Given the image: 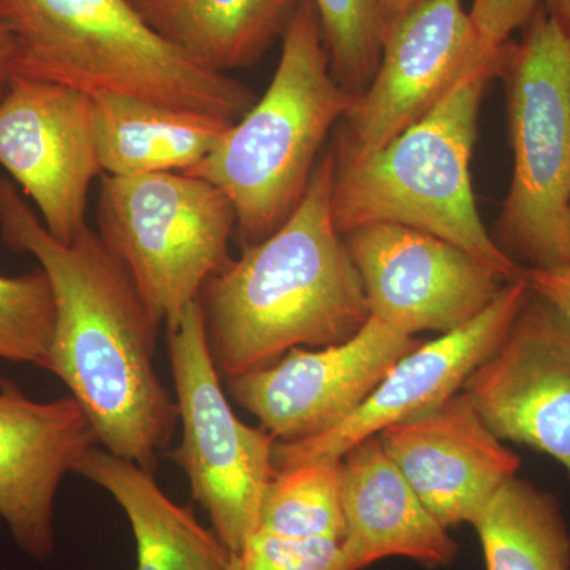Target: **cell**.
Wrapping results in <instances>:
<instances>
[{"mask_svg":"<svg viewBox=\"0 0 570 570\" xmlns=\"http://www.w3.org/2000/svg\"><path fill=\"white\" fill-rule=\"evenodd\" d=\"M0 238L32 255L51 284L50 373L80 404L108 452L154 471L179 422L175 396L157 374L159 322L126 265L86 228L66 245L9 179L0 178Z\"/></svg>","mask_w":570,"mask_h":570,"instance_id":"cell-1","label":"cell"},{"mask_svg":"<svg viewBox=\"0 0 570 570\" xmlns=\"http://www.w3.org/2000/svg\"><path fill=\"white\" fill-rule=\"evenodd\" d=\"M335 168L328 149L288 219L228 258L202 288L206 340L224 381L292 348L344 343L370 321L365 288L333 219Z\"/></svg>","mask_w":570,"mask_h":570,"instance_id":"cell-2","label":"cell"},{"mask_svg":"<svg viewBox=\"0 0 570 570\" xmlns=\"http://www.w3.org/2000/svg\"><path fill=\"white\" fill-rule=\"evenodd\" d=\"M17 77L140 97L236 122L253 89L205 69L142 20L130 0H0Z\"/></svg>","mask_w":570,"mask_h":570,"instance_id":"cell-3","label":"cell"},{"mask_svg":"<svg viewBox=\"0 0 570 570\" xmlns=\"http://www.w3.org/2000/svg\"><path fill=\"white\" fill-rule=\"evenodd\" d=\"M358 96L337 82L313 0H299L268 89L186 175L219 187L243 247L264 242L302 202L318 151Z\"/></svg>","mask_w":570,"mask_h":570,"instance_id":"cell-4","label":"cell"},{"mask_svg":"<svg viewBox=\"0 0 570 570\" xmlns=\"http://www.w3.org/2000/svg\"><path fill=\"white\" fill-rule=\"evenodd\" d=\"M499 70L501 63L471 67L425 116L384 148L354 163L336 164L332 213L341 235L370 224L407 225L460 246L505 283L524 276L527 268L487 230L472 190L480 105Z\"/></svg>","mask_w":570,"mask_h":570,"instance_id":"cell-5","label":"cell"},{"mask_svg":"<svg viewBox=\"0 0 570 570\" xmlns=\"http://www.w3.org/2000/svg\"><path fill=\"white\" fill-rule=\"evenodd\" d=\"M498 78L513 174L494 242L527 269L570 264V37L542 7Z\"/></svg>","mask_w":570,"mask_h":570,"instance_id":"cell-6","label":"cell"},{"mask_svg":"<svg viewBox=\"0 0 570 570\" xmlns=\"http://www.w3.org/2000/svg\"><path fill=\"white\" fill-rule=\"evenodd\" d=\"M97 223L154 318L170 330L228 261L236 213L219 187L197 176L102 175Z\"/></svg>","mask_w":570,"mask_h":570,"instance_id":"cell-7","label":"cell"},{"mask_svg":"<svg viewBox=\"0 0 570 570\" xmlns=\"http://www.w3.org/2000/svg\"><path fill=\"white\" fill-rule=\"evenodd\" d=\"M168 352L183 426L181 445L168 456L186 472L217 538L238 554L257 531L262 497L276 472V439L236 417L209 352L198 299L168 330Z\"/></svg>","mask_w":570,"mask_h":570,"instance_id":"cell-8","label":"cell"},{"mask_svg":"<svg viewBox=\"0 0 570 570\" xmlns=\"http://www.w3.org/2000/svg\"><path fill=\"white\" fill-rule=\"evenodd\" d=\"M464 0H422L384 32L381 61L336 135V164L384 148L425 116L478 63Z\"/></svg>","mask_w":570,"mask_h":570,"instance_id":"cell-9","label":"cell"},{"mask_svg":"<svg viewBox=\"0 0 570 570\" xmlns=\"http://www.w3.org/2000/svg\"><path fill=\"white\" fill-rule=\"evenodd\" d=\"M344 243L371 316L409 336L468 324L508 284L460 246L407 225H363Z\"/></svg>","mask_w":570,"mask_h":570,"instance_id":"cell-10","label":"cell"},{"mask_svg":"<svg viewBox=\"0 0 570 570\" xmlns=\"http://www.w3.org/2000/svg\"><path fill=\"white\" fill-rule=\"evenodd\" d=\"M0 165L56 239L78 238L92 181L104 175L91 94L14 77L0 100Z\"/></svg>","mask_w":570,"mask_h":570,"instance_id":"cell-11","label":"cell"},{"mask_svg":"<svg viewBox=\"0 0 570 570\" xmlns=\"http://www.w3.org/2000/svg\"><path fill=\"white\" fill-rule=\"evenodd\" d=\"M419 344L371 316L351 340L313 351L292 348L272 365L228 379L227 389L273 438L299 441L351 417Z\"/></svg>","mask_w":570,"mask_h":570,"instance_id":"cell-12","label":"cell"},{"mask_svg":"<svg viewBox=\"0 0 570 570\" xmlns=\"http://www.w3.org/2000/svg\"><path fill=\"white\" fill-rule=\"evenodd\" d=\"M532 295L527 273L510 281L478 317L436 340L419 344L382 379L351 417L340 425L299 441L279 442L273 464L279 469L316 460H341L360 442L385 428L419 417L459 395L464 382L499 346Z\"/></svg>","mask_w":570,"mask_h":570,"instance_id":"cell-13","label":"cell"},{"mask_svg":"<svg viewBox=\"0 0 570 570\" xmlns=\"http://www.w3.org/2000/svg\"><path fill=\"white\" fill-rule=\"evenodd\" d=\"M461 392L501 441L546 453L570 475V324L549 302L532 292Z\"/></svg>","mask_w":570,"mask_h":570,"instance_id":"cell-14","label":"cell"},{"mask_svg":"<svg viewBox=\"0 0 570 570\" xmlns=\"http://www.w3.org/2000/svg\"><path fill=\"white\" fill-rule=\"evenodd\" d=\"M100 444L73 397L33 401L17 385L0 389V519L33 560L55 551V499L62 479Z\"/></svg>","mask_w":570,"mask_h":570,"instance_id":"cell-15","label":"cell"},{"mask_svg":"<svg viewBox=\"0 0 570 570\" xmlns=\"http://www.w3.org/2000/svg\"><path fill=\"white\" fill-rule=\"evenodd\" d=\"M420 501L442 527L471 523L521 461L463 392L377 434Z\"/></svg>","mask_w":570,"mask_h":570,"instance_id":"cell-16","label":"cell"},{"mask_svg":"<svg viewBox=\"0 0 570 570\" xmlns=\"http://www.w3.org/2000/svg\"><path fill=\"white\" fill-rule=\"evenodd\" d=\"M341 494L346 520L341 546L352 569L392 557L428 568L455 560V540L420 501L377 436L360 442L341 460Z\"/></svg>","mask_w":570,"mask_h":570,"instance_id":"cell-17","label":"cell"},{"mask_svg":"<svg viewBox=\"0 0 570 570\" xmlns=\"http://www.w3.org/2000/svg\"><path fill=\"white\" fill-rule=\"evenodd\" d=\"M104 175L186 174L204 163L234 122L124 94H92Z\"/></svg>","mask_w":570,"mask_h":570,"instance_id":"cell-18","label":"cell"},{"mask_svg":"<svg viewBox=\"0 0 570 570\" xmlns=\"http://www.w3.org/2000/svg\"><path fill=\"white\" fill-rule=\"evenodd\" d=\"M77 474L116 499L137 543V570H228L235 553L160 490L151 471L107 449L82 455Z\"/></svg>","mask_w":570,"mask_h":570,"instance_id":"cell-19","label":"cell"},{"mask_svg":"<svg viewBox=\"0 0 570 570\" xmlns=\"http://www.w3.org/2000/svg\"><path fill=\"white\" fill-rule=\"evenodd\" d=\"M142 20L205 69L227 73L283 39L299 0H130Z\"/></svg>","mask_w":570,"mask_h":570,"instance_id":"cell-20","label":"cell"},{"mask_svg":"<svg viewBox=\"0 0 570 570\" xmlns=\"http://www.w3.org/2000/svg\"><path fill=\"white\" fill-rule=\"evenodd\" d=\"M487 570H570V535L557 499L528 480L502 483L480 510Z\"/></svg>","mask_w":570,"mask_h":570,"instance_id":"cell-21","label":"cell"},{"mask_svg":"<svg viewBox=\"0 0 570 570\" xmlns=\"http://www.w3.org/2000/svg\"><path fill=\"white\" fill-rule=\"evenodd\" d=\"M341 460L307 461L276 471L262 497L257 531L343 542Z\"/></svg>","mask_w":570,"mask_h":570,"instance_id":"cell-22","label":"cell"},{"mask_svg":"<svg viewBox=\"0 0 570 570\" xmlns=\"http://www.w3.org/2000/svg\"><path fill=\"white\" fill-rule=\"evenodd\" d=\"M330 67L337 82L360 96L376 73L384 41L381 0H313Z\"/></svg>","mask_w":570,"mask_h":570,"instance_id":"cell-23","label":"cell"},{"mask_svg":"<svg viewBox=\"0 0 570 570\" xmlns=\"http://www.w3.org/2000/svg\"><path fill=\"white\" fill-rule=\"evenodd\" d=\"M55 296L43 269L0 275V360L50 371Z\"/></svg>","mask_w":570,"mask_h":570,"instance_id":"cell-24","label":"cell"},{"mask_svg":"<svg viewBox=\"0 0 570 570\" xmlns=\"http://www.w3.org/2000/svg\"><path fill=\"white\" fill-rule=\"evenodd\" d=\"M239 570H354L341 542L255 531L238 554Z\"/></svg>","mask_w":570,"mask_h":570,"instance_id":"cell-25","label":"cell"},{"mask_svg":"<svg viewBox=\"0 0 570 570\" xmlns=\"http://www.w3.org/2000/svg\"><path fill=\"white\" fill-rule=\"evenodd\" d=\"M542 0H472L469 17L478 39L479 55L501 61L510 37L531 21Z\"/></svg>","mask_w":570,"mask_h":570,"instance_id":"cell-26","label":"cell"},{"mask_svg":"<svg viewBox=\"0 0 570 570\" xmlns=\"http://www.w3.org/2000/svg\"><path fill=\"white\" fill-rule=\"evenodd\" d=\"M532 292L549 302L570 324V264L527 269Z\"/></svg>","mask_w":570,"mask_h":570,"instance_id":"cell-27","label":"cell"},{"mask_svg":"<svg viewBox=\"0 0 570 570\" xmlns=\"http://www.w3.org/2000/svg\"><path fill=\"white\" fill-rule=\"evenodd\" d=\"M14 77H17V70H14L13 43L9 33L0 24V100L9 91Z\"/></svg>","mask_w":570,"mask_h":570,"instance_id":"cell-28","label":"cell"},{"mask_svg":"<svg viewBox=\"0 0 570 570\" xmlns=\"http://www.w3.org/2000/svg\"><path fill=\"white\" fill-rule=\"evenodd\" d=\"M422 0H381L382 21H384V32L387 31L393 22L414 9Z\"/></svg>","mask_w":570,"mask_h":570,"instance_id":"cell-29","label":"cell"},{"mask_svg":"<svg viewBox=\"0 0 570 570\" xmlns=\"http://www.w3.org/2000/svg\"><path fill=\"white\" fill-rule=\"evenodd\" d=\"M540 7L570 37V0H542Z\"/></svg>","mask_w":570,"mask_h":570,"instance_id":"cell-30","label":"cell"},{"mask_svg":"<svg viewBox=\"0 0 570 570\" xmlns=\"http://www.w3.org/2000/svg\"><path fill=\"white\" fill-rule=\"evenodd\" d=\"M228 570H239V564H238V557H234V561H232V566H230V569Z\"/></svg>","mask_w":570,"mask_h":570,"instance_id":"cell-31","label":"cell"},{"mask_svg":"<svg viewBox=\"0 0 570 570\" xmlns=\"http://www.w3.org/2000/svg\"><path fill=\"white\" fill-rule=\"evenodd\" d=\"M569 235H570V206H569Z\"/></svg>","mask_w":570,"mask_h":570,"instance_id":"cell-32","label":"cell"}]
</instances>
